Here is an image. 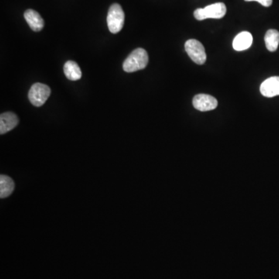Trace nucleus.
<instances>
[{
  "mask_svg": "<svg viewBox=\"0 0 279 279\" xmlns=\"http://www.w3.org/2000/svg\"><path fill=\"white\" fill-rule=\"evenodd\" d=\"M185 49L188 56L197 65H203L206 62V53L202 43L195 39L185 42Z\"/></svg>",
  "mask_w": 279,
  "mask_h": 279,
  "instance_id": "39448f33",
  "label": "nucleus"
},
{
  "mask_svg": "<svg viewBox=\"0 0 279 279\" xmlns=\"http://www.w3.org/2000/svg\"><path fill=\"white\" fill-rule=\"evenodd\" d=\"M252 42H253V37L251 34L247 31H243L235 37L233 42V48L237 52L247 50L251 46Z\"/></svg>",
  "mask_w": 279,
  "mask_h": 279,
  "instance_id": "9d476101",
  "label": "nucleus"
},
{
  "mask_svg": "<svg viewBox=\"0 0 279 279\" xmlns=\"http://www.w3.org/2000/svg\"><path fill=\"white\" fill-rule=\"evenodd\" d=\"M64 72L67 79L71 81L79 80L83 76L79 65L74 61H69L65 64Z\"/></svg>",
  "mask_w": 279,
  "mask_h": 279,
  "instance_id": "9b49d317",
  "label": "nucleus"
},
{
  "mask_svg": "<svg viewBox=\"0 0 279 279\" xmlns=\"http://www.w3.org/2000/svg\"><path fill=\"white\" fill-rule=\"evenodd\" d=\"M19 124V119L15 113H4L0 116V134H5L15 128Z\"/></svg>",
  "mask_w": 279,
  "mask_h": 279,
  "instance_id": "6e6552de",
  "label": "nucleus"
},
{
  "mask_svg": "<svg viewBox=\"0 0 279 279\" xmlns=\"http://www.w3.org/2000/svg\"><path fill=\"white\" fill-rule=\"evenodd\" d=\"M15 188L14 180L11 177L5 175L0 176V198L5 199L9 197Z\"/></svg>",
  "mask_w": 279,
  "mask_h": 279,
  "instance_id": "f8f14e48",
  "label": "nucleus"
},
{
  "mask_svg": "<svg viewBox=\"0 0 279 279\" xmlns=\"http://www.w3.org/2000/svg\"><path fill=\"white\" fill-rule=\"evenodd\" d=\"M125 14L121 6L114 4L110 7L107 15V25L112 34H117L124 27Z\"/></svg>",
  "mask_w": 279,
  "mask_h": 279,
  "instance_id": "7ed1b4c3",
  "label": "nucleus"
},
{
  "mask_svg": "<svg viewBox=\"0 0 279 279\" xmlns=\"http://www.w3.org/2000/svg\"><path fill=\"white\" fill-rule=\"evenodd\" d=\"M148 63V55L143 48H137L129 55L123 64L126 72H134L145 69Z\"/></svg>",
  "mask_w": 279,
  "mask_h": 279,
  "instance_id": "f257e3e1",
  "label": "nucleus"
},
{
  "mask_svg": "<svg viewBox=\"0 0 279 279\" xmlns=\"http://www.w3.org/2000/svg\"><path fill=\"white\" fill-rule=\"evenodd\" d=\"M24 18L32 31L38 32L42 31L45 26V21L42 18V16L34 10H28L25 11Z\"/></svg>",
  "mask_w": 279,
  "mask_h": 279,
  "instance_id": "1a4fd4ad",
  "label": "nucleus"
},
{
  "mask_svg": "<svg viewBox=\"0 0 279 279\" xmlns=\"http://www.w3.org/2000/svg\"><path fill=\"white\" fill-rule=\"evenodd\" d=\"M192 104L197 110L206 112L215 110L217 107L218 102L216 98L210 95L199 94L193 98Z\"/></svg>",
  "mask_w": 279,
  "mask_h": 279,
  "instance_id": "423d86ee",
  "label": "nucleus"
},
{
  "mask_svg": "<svg viewBox=\"0 0 279 279\" xmlns=\"http://www.w3.org/2000/svg\"><path fill=\"white\" fill-rule=\"evenodd\" d=\"M247 2H251V1H256V2H258L259 4H261L262 6L264 7H268L271 6L272 4V0H245Z\"/></svg>",
  "mask_w": 279,
  "mask_h": 279,
  "instance_id": "4468645a",
  "label": "nucleus"
},
{
  "mask_svg": "<svg viewBox=\"0 0 279 279\" xmlns=\"http://www.w3.org/2000/svg\"><path fill=\"white\" fill-rule=\"evenodd\" d=\"M52 91L49 86L42 83H35L30 89L28 98L31 104L39 107L46 103Z\"/></svg>",
  "mask_w": 279,
  "mask_h": 279,
  "instance_id": "20e7f679",
  "label": "nucleus"
},
{
  "mask_svg": "<svg viewBox=\"0 0 279 279\" xmlns=\"http://www.w3.org/2000/svg\"><path fill=\"white\" fill-rule=\"evenodd\" d=\"M266 48L269 52H274L277 50L279 45V32L276 30H269L264 37Z\"/></svg>",
  "mask_w": 279,
  "mask_h": 279,
  "instance_id": "ddd939ff",
  "label": "nucleus"
},
{
  "mask_svg": "<svg viewBox=\"0 0 279 279\" xmlns=\"http://www.w3.org/2000/svg\"><path fill=\"white\" fill-rule=\"evenodd\" d=\"M260 92L262 96L267 98L279 96L278 76H273L264 81L260 85Z\"/></svg>",
  "mask_w": 279,
  "mask_h": 279,
  "instance_id": "0eeeda50",
  "label": "nucleus"
},
{
  "mask_svg": "<svg viewBox=\"0 0 279 279\" xmlns=\"http://www.w3.org/2000/svg\"><path fill=\"white\" fill-rule=\"evenodd\" d=\"M226 13V7L223 3L211 4L205 8H199L194 12V17L198 21L206 19H221Z\"/></svg>",
  "mask_w": 279,
  "mask_h": 279,
  "instance_id": "f03ea898",
  "label": "nucleus"
}]
</instances>
